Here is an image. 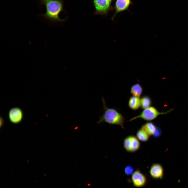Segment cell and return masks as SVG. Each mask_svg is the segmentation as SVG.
I'll use <instances>...</instances> for the list:
<instances>
[{
	"label": "cell",
	"instance_id": "obj_1",
	"mask_svg": "<svg viewBox=\"0 0 188 188\" xmlns=\"http://www.w3.org/2000/svg\"><path fill=\"white\" fill-rule=\"evenodd\" d=\"M40 4L46 8V12L40 14L45 19L53 22L63 21L65 19H61L59 16L60 13L63 10V0H39Z\"/></svg>",
	"mask_w": 188,
	"mask_h": 188
},
{
	"label": "cell",
	"instance_id": "obj_2",
	"mask_svg": "<svg viewBox=\"0 0 188 188\" xmlns=\"http://www.w3.org/2000/svg\"><path fill=\"white\" fill-rule=\"evenodd\" d=\"M102 99L103 112L99 117V120L97 123L100 124L106 122L110 125H117L124 129L125 118L115 108H108L103 97Z\"/></svg>",
	"mask_w": 188,
	"mask_h": 188
},
{
	"label": "cell",
	"instance_id": "obj_3",
	"mask_svg": "<svg viewBox=\"0 0 188 188\" xmlns=\"http://www.w3.org/2000/svg\"><path fill=\"white\" fill-rule=\"evenodd\" d=\"M173 110L172 108L166 111L160 112L155 107L150 106L144 109L139 115L131 119L129 121H131L137 118L142 119L146 121H151L155 119L159 115L167 114Z\"/></svg>",
	"mask_w": 188,
	"mask_h": 188
},
{
	"label": "cell",
	"instance_id": "obj_4",
	"mask_svg": "<svg viewBox=\"0 0 188 188\" xmlns=\"http://www.w3.org/2000/svg\"><path fill=\"white\" fill-rule=\"evenodd\" d=\"M123 145L126 151L129 152H133L140 148V143L136 137L133 135H130L124 139Z\"/></svg>",
	"mask_w": 188,
	"mask_h": 188
},
{
	"label": "cell",
	"instance_id": "obj_5",
	"mask_svg": "<svg viewBox=\"0 0 188 188\" xmlns=\"http://www.w3.org/2000/svg\"><path fill=\"white\" fill-rule=\"evenodd\" d=\"M113 0H93L96 14L106 15Z\"/></svg>",
	"mask_w": 188,
	"mask_h": 188
},
{
	"label": "cell",
	"instance_id": "obj_6",
	"mask_svg": "<svg viewBox=\"0 0 188 188\" xmlns=\"http://www.w3.org/2000/svg\"><path fill=\"white\" fill-rule=\"evenodd\" d=\"M23 116L22 111L18 107H14L11 109L8 113L10 121L14 124L20 123L23 119Z\"/></svg>",
	"mask_w": 188,
	"mask_h": 188
},
{
	"label": "cell",
	"instance_id": "obj_7",
	"mask_svg": "<svg viewBox=\"0 0 188 188\" xmlns=\"http://www.w3.org/2000/svg\"><path fill=\"white\" fill-rule=\"evenodd\" d=\"M131 180L134 186L140 187L145 185L147 180L145 176L139 170L137 169L132 174Z\"/></svg>",
	"mask_w": 188,
	"mask_h": 188
},
{
	"label": "cell",
	"instance_id": "obj_8",
	"mask_svg": "<svg viewBox=\"0 0 188 188\" xmlns=\"http://www.w3.org/2000/svg\"><path fill=\"white\" fill-rule=\"evenodd\" d=\"M149 173L151 177L154 179H162L164 177V169L160 163H155L151 166Z\"/></svg>",
	"mask_w": 188,
	"mask_h": 188
},
{
	"label": "cell",
	"instance_id": "obj_9",
	"mask_svg": "<svg viewBox=\"0 0 188 188\" xmlns=\"http://www.w3.org/2000/svg\"><path fill=\"white\" fill-rule=\"evenodd\" d=\"M131 3V0H116L115 7V12L111 19L113 20L118 13L127 10Z\"/></svg>",
	"mask_w": 188,
	"mask_h": 188
},
{
	"label": "cell",
	"instance_id": "obj_10",
	"mask_svg": "<svg viewBox=\"0 0 188 188\" xmlns=\"http://www.w3.org/2000/svg\"><path fill=\"white\" fill-rule=\"evenodd\" d=\"M149 135L155 136L159 130L156 126L152 122H148L143 125L141 127Z\"/></svg>",
	"mask_w": 188,
	"mask_h": 188
},
{
	"label": "cell",
	"instance_id": "obj_11",
	"mask_svg": "<svg viewBox=\"0 0 188 188\" xmlns=\"http://www.w3.org/2000/svg\"><path fill=\"white\" fill-rule=\"evenodd\" d=\"M140 98L139 97L133 96L130 97L128 101L129 108L133 110H136L140 107Z\"/></svg>",
	"mask_w": 188,
	"mask_h": 188
},
{
	"label": "cell",
	"instance_id": "obj_12",
	"mask_svg": "<svg viewBox=\"0 0 188 188\" xmlns=\"http://www.w3.org/2000/svg\"><path fill=\"white\" fill-rule=\"evenodd\" d=\"M143 91V88L141 85L139 83H137L132 86L130 92L133 96L139 97Z\"/></svg>",
	"mask_w": 188,
	"mask_h": 188
},
{
	"label": "cell",
	"instance_id": "obj_13",
	"mask_svg": "<svg viewBox=\"0 0 188 188\" xmlns=\"http://www.w3.org/2000/svg\"><path fill=\"white\" fill-rule=\"evenodd\" d=\"M152 101L149 96L147 95L143 96L140 98V107L144 109L150 106Z\"/></svg>",
	"mask_w": 188,
	"mask_h": 188
},
{
	"label": "cell",
	"instance_id": "obj_14",
	"mask_svg": "<svg viewBox=\"0 0 188 188\" xmlns=\"http://www.w3.org/2000/svg\"><path fill=\"white\" fill-rule=\"evenodd\" d=\"M149 135L143 129L141 128L139 129L136 133V137L140 140L145 142L149 138Z\"/></svg>",
	"mask_w": 188,
	"mask_h": 188
},
{
	"label": "cell",
	"instance_id": "obj_15",
	"mask_svg": "<svg viewBox=\"0 0 188 188\" xmlns=\"http://www.w3.org/2000/svg\"><path fill=\"white\" fill-rule=\"evenodd\" d=\"M134 172V168L131 165H127L125 168L124 172L127 175H130L132 174Z\"/></svg>",
	"mask_w": 188,
	"mask_h": 188
},
{
	"label": "cell",
	"instance_id": "obj_16",
	"mask_svg": "<svg viewBox=\"0 0 188 188\" xmlns=\"http://www.w3.org/2000/svg\"><path fill=\"white\" fill-rule=\"evenodd\" d=\"M0 122H1V123H0V126L1 127L2 125H3V119L1 118L0 119Z\"/></svg>",
	"mask_w": 188,
	"mask_h": 188
}]
</instances>
